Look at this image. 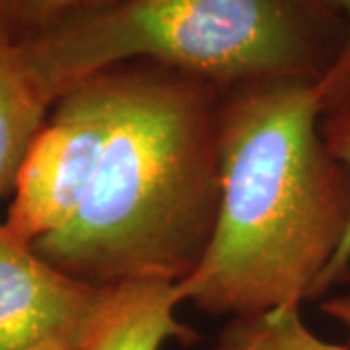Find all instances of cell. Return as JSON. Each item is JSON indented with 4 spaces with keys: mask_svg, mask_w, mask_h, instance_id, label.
Instances as JSON below:
<instances>
[{
    "mask_svg": "<svg viewBox=\"0 0 350 350\" xmlns=\"http://www.w3.org/2000/svg\"><path fill=\"white\" fill-rule=\"evenodd\" d=\"M319 82L255 78L222 88L214 234L179 301L250 317L315 300L350 228V172L321 137Z\"/></svg>",
    "mask_w": 350,
    "mask_h": 350,
    "instance_id": "1",
    "label": "cell"
},
{
    "mask_svg": "<svg viewBox=\"0 0 350 350\" xmlns=\"http://www.w3.org/2000/svg\"><path fill=\"white\" fill-rule=\"evenodd\" d=\"M113 123L86 200L33 251L94 286L185 280L220 208L222 88L156 61L107 66Z\"/></svg>",
    "mask_w": 350,
    "mask_h": 350,
    "instance_id": "2",
    "label": "cell"
},
{
    "mask_svg": "<svg viewBox=\"0 0 350 350\" xmlns=\"http://www.w3.org/2000/svg\"><path fill=\"white\" fill-rule=\"evenodd\" d=\"M345 39L338 0H131L12 45L55 105L82 78L138 59L220 88L276 76L323 82Z\"/></svg>",
    "mask_w": 350,
    "mask_h": 350,
    "instance_id": "3",
    "label": "cell"
},
{
    "mask_svg": "<svg viewBox=\"0 0 350 350\" xmlns=\"http://www.w3.org/2000/svg\"><path fill=\"white\" fill-rule=\"evenodd\" d=\"M113 76L98 70L53 105L49 123L29 142L14 179L6 226L27 243L68 224L86 200L113 123Z\"/></svg>",
    "mask_w": 350,
    "mask_h": 350,
    "instance_id": "4",
    "label": "cell"
},
{
    "mask_svg": "<svg viewBox=\"0 0 350 350\" xmlns=\"http://www.w3.org/2000/svg\"><path fill=\"white\" fill-rule=\"evenodd\" d=\"M107 292L51 267L0 222V350H29L84 331Z\"/></svg>",
    "mask_w": 350,
    "mask_h": 350,
    "instance_id": "5",
    "label": "cell"
},
{
    "mask_svg": "<svg viewBox=\"0 0 350 350\" xmlns=\"http://www.w3.org/2000/svg\"><path fill=\"white\" fill-rule=\"evenodd\" d=\"M175 282L138 278L109 286L88 331L84 350H162L163 342L193 340L191 327L175 317Z\"/></svg>",
    "mask_w": 350,
    "mask_h": 350,
    "instance_id": "6",
    "label": "cell"
},
{
    "mask_svg": "<svg viewBox=\"0 0 350 350\" xmlns=\"http://www.w3.org/2000/svg\"><path fill=\"white\" fill-rule=\"evenodd\" d=\"M53 107L20 64L12 43L0 39V195L14 185L29 142Z\"/></svg>",
    "mask_w": 350,
    "mask_h": 350,
    "instance_id": "7",
    "label": "cell"
},
{
    "mask_svg": "<svg viewBox=\"0 0 350 350\" xmlns=\"http://www.w3.org/2000/svg\"><path fill=\"white\" fill-rule=\"evenodd\" d=\"M214 350H350V345H333L313 335L301 319L300 306H284L230 319Z\"/></svg>",
    "mask_w": 350,
    "mask_h": 350,
    "instance_id": "8",
    "label": "cell"
},
{
    "mask_svg": "<svg viewBox=\"0 0 350 350\" xmlns=\"http://www.w3.org/2000/svg\"><path fill=\"white\" fill-rule=\"evenodd\" d=\"M131 0H0V39L22 43Z\"/></svg>",
    "mask_w": 350,
    "mask_h": 350,
    "instance_id": "9",
    "label": "cell"
},
{
    "mask_svg": "<svg viewBox=\"0 0 350 350\" xmlns=\"http://www.w3.org/2000/svg\"><path fill=\"white\" fill-rule=\"evenodd\" d=\"M321 137L325 140L327 148L333 152V156L350 172V101L340 105L333 111L321 115L319 123ZM350 275V228L347 238L342 241V247L337 253L335 261L327 269L323 278L315 288V298H325L329 290L345 282Z\"/></svg>",
    "mask_w": 350,
    "mask_h": 350,
    "instance_id": "10",
    "label": "cell"
},
{
    "mask_svg": "<svg viewBox=\"0 0 350 350\" xmlns=\"http://www.w3.org/2000/svg\"><path fill=\"white\" fill-rule=\"evenodd\" d=\"M338 4L347 24V39L338 61L317 88L323 113L333 111L350 101V0H338Z\"/></svg>",
    "mask_w": 350,
    "mask_h": 350,
    "instance_id": "11",
    "label": "cell"
},
{
    "mask_svg": "<svg viewBox=\"0 0 350 350\" xmlns=\"http://www.w3.org/2000/svg\"><path fill=\"white\" fill-rule=\"evenodd\" d=\"M321 310L331 319L338 321L340 325L349 331V345H350V290L345 294L329 296L321 301Z\"/></svg>",
    "mask_w": 350,
    "mask_h": 350,
    "instance_id": "12",
    "label": "cell"
},
{
    "mask_svg": "<svg viewBox=\"0 0 350 350\" xmlns=\"http://www.w3.org/2000/svg\"><path fill=\"white\" fill-rule=\"evenodd\" d=\"M94 319H96V317H94ZM90 327H92V323H90ZM90 327L84 329V331H78V333H70V335L51 338L47 342H43V345L33 347V349L29 350H84Z\"/></svg>",
    "mask_w": 350,
    "mask_h": 350,
    "instance_id": "13",
    "label": "cell"
}]
</instances>
